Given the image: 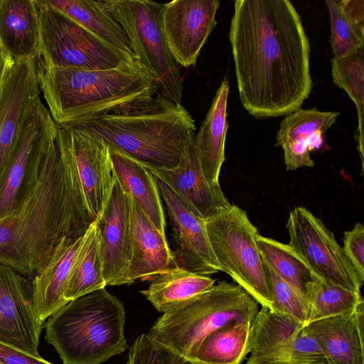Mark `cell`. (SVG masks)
Returning a JSON list of instances; mask_svg holds the SVG:
<instances>
[{"label":"cell","instance_id":"obj_17","mask_svg":"<svg viewBox=\"0 0 364 364\" xmlns=\"http://www.w3.org/2000/svg\"><path fill=\"white\" fill-rule=\"evenodd\" d=\"M146 168L186 207L203 219H208L231 204L220 184H211L205 178L196 154L195 136L176 167Z\"/></svg>","mask_w":364,"mask_h":364},{"label":"cell","instance_id":"obj_11","mask_svg":"<svg viewBox=\"0 0 364 364\" xmlns=\"http://www.w3.org/2000/svg\"><path fill=\"white\" fill-rule=\"evenodd\" d=\"M58 125L38 95L21 118L7 173L0 191V220L14 209L29 166L36 155L55 139Z\"/></svg>","mask_w":364,"mask_h":364},{"label":"cell","instance_id":"obj_35","mask_svg":"<svg viewBox=\"0 0 364 364\" xmlns=\"http://www.w3.org/2000/svg\"><path fill=\"white\" fill-rule=\"evenodd\" d=\"M246 364H327L319 346L302 331L267 350L251 353Z\"/></svg>","mask_w":364,"mask_h":364},{"label":"cell","instance_id":"obj_24","mask_svg":"<svg viewBox=\"0 0 364 364\" xmlns=\"http://www.w3.org/2000/svg\"><path fill=\"white\" fill-rule=\"evenodd\" d=\"M114 176L155 228L166 235V220L156 177L141 163L109 147Z\"/></svg>","mask_w":364,"mask_h":364},{"label":"cell","instance_id":"obj_16","mask_svg":"<svg viewBox=\"0 0 364 364\" xmlns=\"http://www.w3.org/2000/svg\"><path fill=\"white\" fill-rule=\"evenodd\" d=\"M62 127L66 129L87 209L94 221L102 211L114 181L109 147L84 128Z\"/></svg>","mask_w":364,"mask_h":364},{"label":"cell","instance_id":"obj_9","mask_svg":"<svg viewBox=\"0 0 364 364\" xmlns=\"http://www.w3.org/2000/svg\"><path fill=\"white\" fill-rule=\"evenodd\" d=\"M125 31L137 60L156 78L158 95L180 103L182 77L162 30L165 4L147 0H102Z\"/></svg>","mask_w":364,"mask_h":364},{"label":"cell","instance_id":"obj_4","mask_svg":"<svg viewBox=\"0 0 364 364\" xmlns=\"http://www.w3.org/2000/svg\"><path fill=\"white\" fill-rule=\"evenodd\" d=\"M70 127L84 128L146 167L172 168L195 136L194 119L180 103L156 95L146 105Z\"/></svg>","mask_w":364,"mask_h":364},{"label":"cell","instance_id":"obj_13","mask_svg":"<svg viewBox=\"0 0 364 364\" xmlns=\"http://www.w3.org/2000/svg\"><path fill=\"white\" fill-rule=\"evenodd\" d=\"M27 278L0 262V342L41 357L43 323L36 314Z\"/></svg>","mask_w":364,"mask_h":364},{"label":"cell","instance_id":"obj_29","mask_svg":"<svg viewBox=\"0 0 364 364\" xmlns=\"http://www.w3.org/2000/svg\"><path fill=\"white\" fill-rule=\"evenodd\" d=\"M46 1L53 7L115 47L134 55L125 31L105 9L102 1Z\"/></svg>","mask_w":364,"mask_h":364},{"label":"cell","instance_id":"obj_19","mask_svg":"<svg viewBox=\"0 0 364 364\" xmlns=\"http://www.w3.org/2000/svg\"><path fill=\"white\" fill-rule=\"evenodd\" d=\"M339 114L338 112H323L314 107L299 108L284 117L276 136L275 146L282 149L287 170L314 166L311 152L323 146L324 133L336 123Z\"/></svg>","mask_w":364,"mask_h":364},{"label":"cell","instance_id":"obj_20","mask_svg":"<svg viewBox=\"0 0 364 364\" xmlns=\"http://www.w3.org/2000/svg\"><path fill=\"white\" fill-rule=\"evenodd\" d=\"M363 304L350 312L304 326L302 333L315 341L327 364H364Z\"/></svg>","mask_w":364,"mask_h":364},{"label":"cell","instance_id":"obj_36","mask_svg":"<svg viewBox=\"0 0 364 364\" xmlns=\"http://www.w3.org/2000/svg\"><path fill=\"white\" fill-rule=\"evenodd\" d=\"M126 364L198 363L143 333L130 346Z\"/></svg>","mask_w":364,"mask_h":364},{"label":"cell","instance_id":"obj_10","mask_svg":"<svg viewBox=\"0 0 364 364\" xmlns=\"http://www.w3.org/2000/svg\"><path fill=\"white\" fill-rule=\"evenodd\" d=\"M288 245L301 257L316 277L360 294L363 282L338 243L332 231L304 207L289 214Z\"/></svg>","mask_w":364,"mask_h":364},{"label":"cell","instance_id":"obj_14","mask_svg":"<svg viewBox=\"0 0 364 364\" xmlns=\"http://www.w3.org/2000/svg\"><path fill=\"white\" fill-rule=\"evenodd\" d=\"M94 223L100 237L106 284H128L132 250L131 204L115 176L112 191Z\"/></svg>","mask_w":364,"mask_h":364},{"label":"cell","instance_id":"obj_38","mask_svg":"<svg viewBox=\"0 0 364 364\" xmlns=\"http://www.w3.org/2000/svg\"><path fill=\"white\" fill-rule=\"evenodd\" d=\"M345 255L364 282V226L357 223L353 228L344 232L343 246Z\"/></svg>","mask_w":364,"mask_h":364},{"label":"cell","instance_id":"obj_30","mask_svg":"<svg viewBox=\"0 0 364 364\" xmlns=\"http://www.w3.org/2000/svg\"><path fill=\"white\" fill-rule=\"evenodd\" d=\"M251 323L231 321L208 335L190 358L198 364H241L249 351Z\"/></svg>","mask_w":364,"mask_h":364},{"label":"cell","instance_id":"obj_3","mask_svg":"<svg viewBox=\"0 0 364 364\" xmlns=\"http://www.w3.org/2000/svg\"><path fill=\"white\" fill-rule=\"evenodd\" d=\"M38 87L58 126H71L142 107L158 94L155 76L137 60L118 68L85 70L36 62Z\"/></svg>","mask_w":364,"mask_h":364},{"label":"cell","instance_id":"obj_15","mask_svg":"<svg viewBox=\"0 0 364 364\" xmlns=\"http://www.w3.org/2000/svg\"><path fill=\"white\" fill-rule=\"evenodd\" d=\"M156 179L173 228L177 265L204 276L221 272L208 240L206 220L193 213L164 183Z\"/></svg>","mask_w":364,"mask_h":364},{"label":"cell","instance_id":"obj_6","mask_svg":"<svg viewBox=\"0 0 364 364\" xmlns=\"http://www.w3.org/2000/svg\"><path fill=\"white\" fill-rule=\"evenodd\" d=\"M258 311L244 289L223 280L186 306L164 313L148 334L190 358L210 333L231 321L252 323Z\"/></svg>","mask_w":364,"mask_h":364},{"label":"cell","instance_id":"obj_21","mask_svg":"<svg viewBox=\"0 0 364 364\" xmlns=\"http://www.w3.org/2000/svg\"><path fill=\"white\" fill-rule=\"evenodd\" d=\"M127 194L131 204L132 240L128 284L137 279L151 282L161 272L178 265L166 236L155 228L132 197Z\"/></svg>","mask_w":364,"mask_h":364},{"label":"cell","instance_id":"obj_8","mask_svg":"<svg viewBox=\"0 0 364 364\" xmlns=\"http://www.w3.org/2000/svg\"><path fill=\"white\" fill-rule=\"evenodd\" d=\"M208 240L220 268L262 307L272 309L266 265L257 244V228L245 210L236 205L206 219Z\"/></svg>","mask_w":364,"mask_h":364},{"label":"cell","instance_id":"obj_22","mask_svg":"<svg viewBox=\"0 0 364 364\" xmlns=\"http://www.w3.org/2000/svg\"><path fill=\"white\" fill-rule=\"evenodd\" d=\"M83 235L63 240L31 279L34 309L43 323L68 303L64 297L65 286Z\"/></svg>","mask_w":364,"mask_h":364},{"label":"cell","instance_id":"obj_28","mask_svg":"<svg viewBox=\"0 0 364 364\" xmlns=\"http://www.w3.org/2000/svg\"><path fill=\"white\" fill-rule=\"evenodd\" d=\"M330 19L329 43L335 58L364 48V1L326 0Z\"/></svg>","mask_w":364,"mask_h":364},{"label":"cell","instance_id":"obj_39","mask_svg":"<svg viewBox=\"0 0 364 364\" xmlns=\"http://www.w3.org/2000/svg\"><path fill=\"white\" fill-rule=\"evenodd\" d=\"M0 364H53L0 342Z\"/></svg>","mask_w":364,"mask_h":364},{"label":"cell","instance_id":"obj_18","mask_svg":"<svg viewBox=\"0 0 364 364\" xmlns=\"http://www.w3.org/2000/svg\"><path fill=\"white\" fill-rule=\"evenodd\" d=\"M36 58H17L6 79L0 97V191L23 114L39 95Z\"/></svg>","mask_w":364,"mask_h":364},{"label":"cell","instance_id":"obj_33","mask_svg":"<svg viewBox=\"0 0 364 364\" xmlns=\"http://www.w3.org/2000/svg\"><path fill=\"white\" fill-rule=\"evenodd\" d=\"M304 326L291 316L262 307L250 326V353L262 352L292 339Z\"/></svg>","mask_w":364,"mask_h":364},{"label":"cell","instance_id":"obj_5","mask_svg":"<svg viewBox=\"0 0 364 364\" xmlns=\"http://www.w3.org/2000/svg\"><path fill=\"white\" fill-rule=\"evenodd\" d=\"M125 309L105 288L69 301L49 317L46 340L63 364H102L128 348Z\"/></svg>","mask_w":364,"mask_h":364},{"label":"cell","instance_id":"obj_2","mask_svg":"<svg viewBox=\"0 0 364 364\" xmlns=\"http://www.w3.org/2000/svg\"><path fill=\"white\" fill-rule=\"evenodd\" d=\"M93 220L66 129L32 161L18 199L0 220V262L32 279L65 239L82 236Z\"/></svg>","mask_w":364,"mask_h":364},{"label":"cell","instance_id":"obj_40","mask_svg":"<svg viewBox=\"0 0 364 364\" xmlns=\"http://www.w3.org/2000/svg\"><path fill=\"white\" fill-rule=\"evenodd\" d=\"M15 59L4 48L0 41V97L7 75L14 63Z\"/></svg>","mask_w":364,"mask_h":364},{"label":"cell","instance_id":"obj_12","mask_svg":"<svg viewBox=\"0 0 364 364\" xmlns=\"http://www.w3.org/2000/svg\"><path fill=\"white\" fill-rule=\"evenodd\" d=\"M218 0H174L166 3L162 30L177 64L194 66L200 50L217 25Z\"/></svg>","mask_w":364,"mask_h":364},{"label":"cell","instance_id":"obj_31","mask_svg":"<svg viewBox=\"0 0 364 364\" xmlns=\"http://www.w3.org/2000/svg\"><path fill=\"white\" fill-rule=\"evenodd\" d=\"M257 244L264 264L306 299L309 284L318 277L288 245L258 235Z\"/></svg>","mask_w":364,"mask_h":364},{"label":"cell","instance_id":"obj_25","mask_svg":"<svg viewBox=\"0 0 364 364\" xmlns=\"http://www.w3.org/2000/svg\"><path fill=\"white\" fill-rule=\"evenodd\" d=\"M0 41L14 58H37L38 22L35 0H0Z\"/></svg>","mask_w":364,"mask_h":364},{"label":"cell","instance_id":"obj_7","mask_svg":"<svg viewBox=\"0 0 364 364\" xmlns=\"http://www.w3.org/2000/svg\"><path fill=\"white\" fill-rule=\"evenodd\" d=\"M38 22L39 64L85 70L118 68L137 60L85 28L46 0H35Z\"/></svg>","mask_w":364,"mask_h":364},{"label":"cell","instance_id":"obj_34","mask_svg":"<svg viewBox=\"0 0 364 364\" xmlns=\"http://www.w3.org/2000/svg\"><path fill=\"white\" fill-rule=\"evenodd\" d=\"M306 300L310 308L309 322L350 312L364 301L360 294L318 278L309 284Z\"/></svg>","mask_w":364,"mask_h":364},{"label":"cell","instance_id":"obj_32","mask_svg":"<svg viewBox=\"0 0 364 364\" xmlns=\"http://www.w3.org/2000/svg\"><path fill=\"white\" fill-rule=\"evenodd\" d=\"M331 75L333 82L347 92L357 109L355 140L363 172L364 48L343 58H333Z\"/></svg>","mask_w":364,"mask_h":364},{"label":"cell","instance_id":"obj_27","mask_svg":"<svg viewBox=\"0 0 364 364\" xmlns=\"http://www.w3.org/2000/svg\"><path fill=\"white\" fill-rule=\"evenodd\" d=\"M106 286L100 237L93 221L83 235L68 278L64 297L69 302Z\"/></svg>","mask_w":364,"mask_h":364},{"label":"cell","instance_id":"obj_37","mask_svg":"<svg viewBox=\"0 0 364 364\" xmlns=\"http://www.w3.org/2000/svg\"><path fill=\"white\" fill-rule=\"evenodd\" d=\"M266 267L272 301L271 310L291 316L304 325L308 323L310 308L307 300L267 265Z\"/></svg>","mask_w":364,"mask_h":364},{"label":"cell","instance_id":"obj_26","mask_svg":"<svg viewBox=\"0 0 364 364\" xmlns=\"http://www.w3.org/2000/svg\"><path fill=\"white\" fill-rule=\"evenodd\" d=\"M215 282L208 276L176 266L159 274L141 293L158 311L165 313L186 306L210 290Z\"/></svg>","mask_w":364,"mask_h":364},{"label":"cell","instance_id":"obj_23","mask_svg":"<svg viewBox=\"0 0 364 364\" xmlns=\"http://www.w3.org/2000/svg\"><path fill=\"white\" fill-rule=\"evenodd\" d=\"M229 88V81L225 77L218 87L211 106L195 135V149L200 167L208 182L213 185L220 184L219 176L225 159Z\"/></svg>","mask_w":364,"mask_h":364},{"label":"cell","instance_id":"obj_1","mask_svg":"<svg viewBox=\"0 0 364 364\" xmlns=\"http://www.w3.org/2000/svg\"><path fill=\"white\" fill-rule=\"evenodd\" d=\"M228 38L239 98L259 119L301 108L313 87L310 44L288 0H237Z\"/></svg>","mask_w":364,"mask_h":364}]
</instances>
